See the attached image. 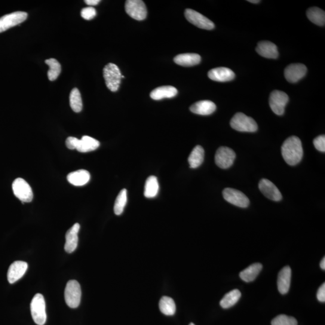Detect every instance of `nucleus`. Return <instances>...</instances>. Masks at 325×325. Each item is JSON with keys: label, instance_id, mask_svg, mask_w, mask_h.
Here are the masks:
<instances>
[{"label": "nucleus", "instance_id": "obj_1", "mask_svg": "<svg viewBox=\"0 0 325 325\" xmlns=\"http://www.w3.org/2000/svg\"><path fill=\"white\" fill-rule=\"evenodd\" d=\"M281 153L284 160L288 165L294 166L298 164L303 154L302 142L299 138L296 136L287 138L281 147Z\"/></svg>", "mask_w": 325, "mask_h": 325}, {"label": "nucleus", "instance_id": "obj_2", "mask_svg": "<svg viewBox=\"0 0 325 325\" xmlns=\"http://www.w3.org/2000/svg\"><path fill=\"white\" fill-rule=\"evenodd\" d=\"M230 125L233 129L240 132L254 133L258 130V125L254 119L243 113H236L231 119Z\"/></svg>", "mask_w": 325, "mask_h": 325}, {"label": "nucleus", "instance_id": "obj_3", "mask_svg": "<svg viewBox=\"0 0 325 325\" xmlns=\"http://www.w3.org/2000/svg\"><path fill=\"white\" fill-rule=\"evenodd\" d=\"M103 75L107 88L112 92H116L120 86L122 74L120 69L115 64L110 63L104 67Z\"/></svg>", "mask_w": 325, "mask_h": 325}, {"label": "nucleus", "instance_id": "obj_4", "mask_svg": "<svg viewBox=\"0 0 325 325\" xmlns=\"http://www.w3.org/2000/svg\"><path fill=\"white\" fill-rule=\"evenodd\" d=\"M30 309L35 323L38 325H44L47 320V314L44 297L41 294L38 293L34 296L30 304Z\"/></svg>", "mask_w": 325, "mask_h": 325}, {"label": "nucleus", "instance_id": "obj_5", "mask_svg": "<svg viewBox=\"0 0 325 325\" xmlns=\"http://www.w3.org/2000/svg\"><path fill=\"white\" fill-rule=\"evenodd\" d=\"M82 290L80 285L75 280H70L67 283L65 290L66 304L71 308H77L80 303Z\"/></svg>", "mask_w": 325, "mask_h": 325}, {"label": "nucleus", "instance_id": "obj_6", "mask_svg": "<svg viewBox=\"0 0 325 325\" xmlns=\"http://www.w3.org/2000/svg\"><path fill=\"white\" fill-rule=\"evenodd\" d=\"M12 189L15 196L21 202H30L33 200V194L31 187L21 178L14 181L12 184Z\"/></svg>", "mask_w": 325, "mask_h": 325}, {"label": "nucleus", "instance_id": "obj_7", "mask_svg": "<svg viewBox=\"0 0 325 325\" xmlns=\"http://www.w3.org/2000/svg\"><path fill=\"white\" fill-rule=\"evenodd\" d=\"M289 98L287 95L283 91H273L269 98V106L277 115H283L285 112V107L289 102Z\"/></svg>", "mask_w": 325, "mask_h": 325}, {"label": "nucleus", "instance_id": "obj_8", "mask_svg": "<svg viewBox=\"0 0 325 325\" xmlns=\"http://www.w3.org/2000/svg\"><path fill=\"white\" fill-rule=\"evenodd\" d=\"M125 11L130 17L137 21H142L147 16L145 3L141 0H128L125 3Z\"/></svg>", "mask_w": 325, "mask_h": 325}, {"label": "nucleus", "instance_id": "obj_9", "mask_svg": "<svg viewBox=\"0 0 325 325\" xmlns=\"http://www.w3.org/2000/svg\"><path fill=\"white\" fill-rule=\"evenodd\" d=\"M28 16L24 12H15L0 18V33L24 22Z\"/></svg>", "mask_w": 325, "mask_h": 325}, {"label": "nucleus", "instance_id": "obj_10", "mask_svg": "<svg viewBox=\"0 0 325 325\" xmlns=\"http://www.w3.org/2000/svg\"><path fill=\"white\" fill-rule=\"evenodd\" d=\"M223 198L229 203L241 208H247L249 206L250 199L243 193L238 190L226 188L223 191Z\"/></svg>", "mask_w": 325, "mask_h": 325}, {"label": "nucleus", "instance_id": "obj_11", "mask_svg": "<svg viewBox=\"0 0 325 325\" xmlns=\"http://www.w3.org/2000/svg\"><path fill=\"white\" fill-rule=\"evenodd\" d=\"M185 17L189 22L194 24L199 28L210 30L214 28V24L212 21L208 19L199 12L191 9H186L185 11Z\"/></svg>", "mask_w": 325, "mask_h": 325}, {"label": "nucleus", "instance_id": "obj_12", "mask_svg": "<svg viewBox=\"0 0 325 325\" xmlns=\"http://www.w3.org/2000/svg\"><path fill=\"white\" fill-rule=\"evenodd\" d=\"M235 157V153L232 149L228 147H220L216 153V164L220 168H229L234 164Z\"/></svg>", "mask_w": 325, "mask_h": 325}, {"label": "nucleus", "instance_id": "obj_13", "mask_svg": "<svg viewBox=\"0 0 325 325\" xmlns=\"http://www.w3.org/2000/svg\"><path fill=\"white\" fill-rule=\"evenodd\" d=\"M307 68L303 64H291L285 69L284 75L288 82L294 84L305 76Z\"/></svg>", "mask_w": 325, "mask_h": 325}, {"label": "nucleus", "instance_id": "obj_14", "mask_svg": "<svg viewBox=\"0 0 325 325\" xmlns=\"http://www.w3.org/2000/svg\"><path fill=\"white\" fill-rule=\"evenodd\" d=\"M259 187L262 194L272 201H280L283 198L277 187L271 181L262 179L259 183Z\"/></svg>", "mask_w": 325, "mask_h": 325}, {"label": "nucleus", "instance_id": "obj_15", "mask_svg": "<svg viewBox=\"0 0 325 325\" xmlns=\"http://www.w3.org/2000/svg\"><path fill=\"white\" fill-rule=\"evenodd\" d=\"M28 268V264L22 261H17L9 267L8 279L10 284H14L23 277Z\"/></svg>", "mask_w": 325, "mask_h": 325}, {"label": "nucleus", "instance_id": "obj_16", "mask_svg": "<svg viewBox=\"0 0 325 325\" xmlns=\"http://www.w3.org/2000/svg\"><path fill=\"white\" fill-rule=\"evenodd\" d=\"M208 76L213 81L226 82L232 80L235 78V73L227 67H220L211 69Z\"/></svg>", "mask_w": 325, "mask_h": 325}, {"label": "nucleus", "instance_id": "obj_17", "mask_svg": "<svg viewBox=\"0 0 325 325\" xmlns=\"http://www.w3.org/2000/svg\"><path fill=\"white\" fill-rule=\"evenodd\" d=\"M291 277H292V270L289 266L284 267L279 273L278 277V289L282 294H286L289 292Z\"/></svg>", "mask_w": 325, "mask_h": 325}, {"label": "nucleus", "instance_id": "obj_18", "mask_svg": "<svg viewBox=\"0 0 325 325\" xmlns=\"http://www.w3.org/2000/svg\"><path fill=\"white\" fill-rule=\"evenodd\" d=\"M256 51L261 56L268 59H277L279 56L277 45L270 41L259 42Z\"/></svg>", "mask_w": 325, "mask_h": 325}, {"label": "nucleus", "instance_id": "obj_19", "mask_svg": "<svg viewBox=\"0 0 325 325\" xmlns=\"http://www.w3.org/2000/svg\"><path fill=\"white\" fill-rule=\"evenodd\" d=\"M80 229V225L79 223H75L66 234V243L65 245V250L67 253H72L78 246V233Z\"/></svg>", "mask_w": 325, "mask_h": 325}, {"label": "nucleus", "instance_id": "obj_20", "mask_svg": "<svg viewBox=\"0 0 325 325\" xmlns=\"http://www.w3.org/2000/svg\"><path fill=\"white\" fill-rule=\"evenodd\" d=\"M216 109V104L209 100H203L193 104L190 107L192 113L200 115H210Z\"/></svg>", "mask_w": 325, "mask_h": 325}, {"label": "nucleus", "instance_id": "obj_21", "mask_svg": "<svg viewBox=\"0 0 325 325\" xmlns=\"http://www.w3.org/2000/svg\"><path fill=\"white\" fill-rule=\"evenodd\" d=\"M91 175L88 171L78 170L69 174L67 180L71 185L75 186H83L90 182Z\"/></svg>", "mask_w": 325, "mask_h": 325}, {"label": "nucleus", "instance_id": "obj_22", "mask_svg": "<svg viewBox=\"0 0 325 325\" xmlns=\"http://www.w3.org/2000/svg\"><path fill=\"white\" fill-rule=\"evenodd\" d=\"M100 145L99 141L90 136H83L76 143V149L80 152H88L95 151Z\"/></svg>", "mask_w": 325, "mask_h": 325}, {"label": "nucleus", "instance_id": "obj_23", "mask_svg": "<svg viewBox=\"0 0 325 325\" xmlns=\"http://www.w3.org/2000/svg\"><path fill=\"white\" fill-rule=\"evenodd\" d=\"M178 94L177 89L171 86H164L153 90L150 97L154 100H160L164 98H172L176 97Z\"/></svg>", "mask_w": 325, "mask_h": 325}, {"label": "nucleus", "instance_id": "obj_24", "mask_svg": "<svg viewBox=\"0 0 325 325\" xmlns=\"http://www.w3.org/2000/svg\"><path fill=\"white\" fill-rule=\"evenodd\" d=\"M175 63L183 66H192L201 62V57L198 54L186 53L178 55L174 57Z\"/></svg>", "mask_w": 325, "mask_h": 325}, {"label": "nucleus", "instance_id": "obj_25", "mask_svg": "<svg viewBox=\"0 0 325 325\" xmlns=\"http://www.w3.org/2000/svg\"><path fill=\"white\" fill-rule=\"evenodd\" d=\"M263 269L260 263H254L240 273V277L246 283H250L256 280Z\"/></svg>", "mask_w": 325, "mask_h": 325}, {"label": "nucleus", "instance_id": "obj_26", "mask_svg": "<svg viewBox=\"0 0 325 325\" xmlns=\"http://www.w3.org/2000/svg\"><path fill=\"white\" fill-rule=\"evenodd\" d=\"M204 159V150L201 146H196L190 154L188 161L190 167L197 168L202 165Z\"/></svg>", "mask_w": 325, "mask_h": 325}, {"label": "nucleus", "instance_id": "obj_27", "mask_svg": "<svg viewBox=\"0 0 325 325\" xmlns=\"http://www.w3.org/2000/svg\"><path fill=\"white\" fill-rule=\"evenodd\" d=\"M306 16L315 25L324 26L325 24L324 11L320 8L312 7L306 11Z\"/></svg>", "mask_w": 325, "mask_h": 325}, {"label": "nucleus", "instance_id": "obj_28", "mask_svg": "<svg viewBox=\"0 0 325 325\" xmlns=\"http://www.w3.org/2000/svg\"><path fill=\"white\" fill-rule=\"evenodd\" d=\"M241 296L240 290H233L225 294V296L220 300V305L222 308L224 309L231 308L237 303Z\"/></svg>", "mask_w": 325, "mask_h": 325}, {"label": "nucleus", "instance_id": "obj_29", "mask_svg": "<svg viewBox=\"0 0 325 325\" xmlns=\"http://www.w3.org/2000/svg\"><path fill=\"white\" fill-rule=\"evenodd\" d=\"M159 185L157 177L150 176L146 180L145 185V191L144 195L147 198H152L155 197L158 194Z\"/></svg>", "mask_w": 325, "mask_h": 325}, {"label": "nucleus", "instance_id": "obj_30", "mask_svg": "<svg viewBox=\"0 0 325 325\" xmlns=\"http://www.w3.org/2000/svg\"><path fill=\"white\" fill-rule=\"evenodd\" d=\"M159 308L162 314L173 315L176 313V305L174 300L170 297L164 296L159 302Z\"/></svg>", "mask_w": 325, "mask_h": 325}, {"label": "nucleus", "instance_id": "obj_31", "mask_svg": "<svg viewBox=\"0 0 325 325\" xmlns=\"http://www.w3.org/2000/svg\"><path fill=\"white\" fill-rule=\"evenodd\" d=\"M70 106L73 111L80 112L83 109V102L80 93L77 88H73L69 96Z\"/></svg>", "mask_w": 325, "mask_h": 325}, {"label": "nucleus", "instance_id": "obj_32", "mask_svg": "<svg viewBox=\"0 0 325 325\" xmlns=\"http://www.w3.org/2000/svg\"><path fill=\"white\" fill-rule=\"evenodd\" d=\"M45 62L50 67L48 71V79L50 81L56 80L61 72V65L60 63L55 59L46 60Z\"/></svg>", "mask_w": 325, "mask_h": 325}, {"label": "nucleus", "instance_id": "obj_33", "mask_svg": "<svg viewBox=\"0 0 325 325\" xmlns=\"http://www.w3.org/2000/svg\"><path fill=\"white\" fill-rule=\"evenodd\" d=\"M127 202V192L126 189H122L116 199L114 205V212L116 215H121L123 213Z\"/></svg>", "mask_w": 325, "mask_h": 325}, {"label": "nucleus", "instance_id": "obj_34", "mask_svg": "<svg viewBox=\"0 0 325 325\" xmlns=\"http://www.w3.org/2000/svg\"><path fill=\"white\" fill-rule=\"evenodd\" d=\"M272 325H297L295 318L281 314L278 315L272 320Z\"/></svg>", "mask_w": 325, "mask_h": 325}, {"label": "nucleus", "instance_id": "obj_35", "mask_svg": "<svg viewBox=\"0 0 325 325\" xmlns=\"http://www.w3.org/2000/svg\"><path fill=\"white\" fill-rule=\"evenodd\" d=\"M81 15L82 18H84L85 20H91L96 17L97 11L94 8L89 6V7L82 9Z\"/></svg>", "mask_w": 325, "mask_h": 325}, {"label": "nucleus", "instance_id": "obj_36", "mask_svg": "<svg viewBox=\"0 0 325 325\" xmlns=\"http://www.w3.org/2000/svg\"><path fill=\"white\" fill-rule=\"evenodd\" d=\"M314 145L315 148L318 151L320 152H325V136L324 135H321L318 136L313 141Z\"/></svg>", "mask_w": 325, "mask_h": 325}, {"label": "nucleus", "instance_id": "obj_37", "mask_svg": "<svg viewBox=\"0 0 325 325\" xmlns=\"http://www.w3.org/2000/svg\"><path fill=\"white\" fill-rule=\"evenodd\" d=\"M78 139L74 137H69L66 140V145L67 148L75 149Z\"/></svg>", "mask_w": 325, "mask_h": 325}, {"label": "nucleus", "instance_id": "obj_38", "mask_svg": "<svg viewBox=\"0 0 325 325\" xmlns=\"http://www.w3.org/2000/svg\"><path fill=\"white\" fill-rule=\"evenodd\" d=\"M317 298L320 302H325V284L323 283L318 289L317 293Z\"/></svg>", "mask_w": 325, "mask_h": 325}, {"label": "nucleus", "instance_id": "obj_39", "mask_svg": "<svg viewBox=\"0 0 325 325\" xmlns=\"http://www.w3.org/2000/svg\"><path fill=\"white\" fill-rule=\"evenodd\" d=\"M85 2L86 4L88 6H90V7L92 6H96L98 4H99L100 2V0H85Z\"/></svg>", "mask_w": 325, "mask_h": 325}, {"label": "nucleus", "instance_id": "obj_40", "mask_svg": "<svg viewBox=\"0 0 325 325\" xmlns=\"http://www.w3.org/2000/svg\"><path fill=\"white\" fill-rule=\"evenodd\" d=\"M320 266L321 269H323V271H324L325 269V258L322 259V260L321 261L320 264Z\"/></svg>", "mask_w": 325, "mask_h": 325}, {"label": "nucleus", "instance_id": "obj_41", "mask_svg": "<svg viewBox=\"0 0 325 325\" xmlns=\"http://www.w3.org/2000/svg\"><path fill=\"white\" fill-rule=\"evenodd\" d=\"M248 2L251 3H254V4H256V3H259L260 2L259 0H249V1Z\"/></svg>", "mask_w": 325, "mask_h": 325}, {"label": "nucleus", "instance_id": "obj_42", "mask_svg": "<svg viewBox=\"0 0 325 325\" xmlns=\"http://www.w3.org/2000/svg\"><path fill=\"white\" fill-rule=\"evenodd\" d=\"M189 325H195V324L194 323H190Z\"/></svg>", "mask_w": 325, "mask_h": 325}]
</instances>
